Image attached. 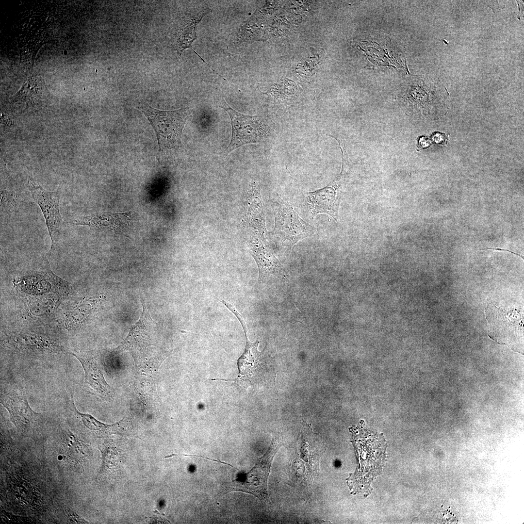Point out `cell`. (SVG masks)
Wrapping results in <instances>:
<instances>
[{
	"instance_id": "6da1fadb",
	"label": "cell",
	"mask_w": 524,
	"mask_h": 524,
	"mask_svg": "<svg viewBox=\"0 0 524 524\" xmlns=\"http://www.w3.org/2000/svg\"><path fill=\"white\" fill-rule=\"evenodd\" d=\"M271 201L275 225L268 234L281 250L290 253L297 242L312 236L316 229L302 219L286 200L278 197Z\"/></svg>"
},
{
	"instance_id": "7a4b0ae2",
	"label": "cell",
	"mask_w": 524,
	"mask_h": 524,
	"mask_svg": "<svg viewBox=\"0 0 524 524\" xmlns=\"http://www.w3.org/2000/svg\"><path fill=\"white\" fill-rule=\"evenodd\" d=\"M282 445L279 436L273 437L267 451L254 466L247 473L239 472L232 481L223 482L218 494L242 491L254 495L263 504H269L268 479L274 457Z\"/></svg>"
},
{
	"instance_id": "3957f363",
	"label": "cell",
	"mask_w": 524,
	"mask_h": 524,
	"mask_svg": "<svg viewBox=\"0 0 524 524\" xmlns=\"http://www.w3.org/2000/svg\"><path fill=\"white\" fill-rule=\"evenodd\" d=\"M0 403L8 412L11 422L22 437L34 441L43 437L45 416L33 409L23 391L13 389L2 393Z\"/></svg>"
},
{
	"instance_id": "277c9868",
	"label": "cell",
	"mask_w": 524,
	"mask_h": 524,
	"mask_svg": "<svg viewBox=\"0 0 524 524\" xmlns=\"http://www.w3.org/2000/svg\"><path fill=\"white\" fill-rule=\"evenodd\" d=\"M142 112L152 125L158 143V153L162 156L177 149L181 144V135L186 121L181 109L165 111L152 108L147 103L139 104Z\"/></svg>"
},
{
	"instance_id": "5b68a950",
	"label": "cell",
	"mask_w": 524,
	"mask_h": 524,
	"mask_svg": "<svg viewBox=\"0 0 524 524\" xmlns=\"http://www.w3.org/2000/svg\"><path fill=\"white\" fill-rule=\"evenodd\" d=\"M485 312L491 338L511 348L522 342L519 338L520 340L523 338V310H503L492 303H488Z\"/></svg>"
},
{
	"instance_id": "8992f818",
	"label": "cell",
	"mask_w": 524,
	"mask_h": 524,
	"mask_svg": "<svg viewBox=\"0 0 524 524\" xmlns=\"http://www.w3.org/2000/svg\"><path fill=\"white\" fill-rule=\"evenodd\" d=\"M28 187L33 199L39 206L45 220L51 239L50 252L56 248L61 238L64 222L59 209L61 193L45 189L29 177Z\"/></svg>"
},
{
	"instance_id": "52a82bcc",
	"label": "cell",
	"mask_w": 524,
	"mask_h": 524,
	"mask_svg": "<svg viewBox=\"0 0 524 524\" xmlns=\"http://www.w3.org/2000/svg\"><path fill=\"white\" fill-rule=\"evenodd\" d=\"M221 107L229 115L232 126L231 141L223 152L224 155L243 145L261 142L267 137V131L258 116L240 113L231 108L226 102Z\"/></svg>"
},
{
	"instance_id": "ba28073f",
	"label": "cell",
	"mask_w": 524,
	"mask_h": 524,
	"mask_svg": "<svg viewBox=\"0 0 524 524\" xmlns=\"http://www.w3.org/2000/svg\"><path fill=\"white\" fill-rule=\"evenodd\" d=\"M55 436V458L66 470L80 472L88 455L86 444L78 434L67 427L59 426Z\"/></svg>"
},
{
	"instance_id": "9c48e42d",
	"label": "cell",
	"mask_w": 524,
	"mask_h": 524,
	"mask_svg": "<svg viewBox=\"0 0 524 524\" xmlns=\"http://www.w3.org/2000/svg\"><path fill=\"white\" fill-rule=\"evenodd\" d=\"M219 301L237 317L241 324L245 336L246 346L244 352L237 360L238 375L235 379H213L212 380L233 381L244 388L246 387L247 384L251 381V379L258 371L259 369L261 368V365H262L263 356V351L260 352L258 349L260 343L259 337L258 336L255 342H250L247 334L246 325L241 314L238 311L235 306L229 302L223 299H219Z\"/></svg>"
},
{
	"instance_id": "30bf717a",
	"label": "cell",
	"mask_w": 524,
	"mask_h": 524,
	"mask_svg": "<svg viewBox=\"0 0 524 524\" xmlns=\"http://www.w3.org/2000/svg\"><path fill=\"white\" fill-rule=\"evenodd\" d=\"M68 419L72 425L73 430L77 434H83L95 438H102L123 431L121 426L123 420L112 425L103 423L88 413L78 410L71 395L67 403Z\"/></svg>"
},
{
	"instance_id": "8fae6325",
	"label": "cell",
	"mask_w": 524,
	"mask_h": 524,
	"mask_svg": "<svg viewBox=\"0 0 524 524\" xmlns=\"http://www.w3.org/2000/svg\"><path fill=\"white\" fill-rule=\"evenodd\" d=\"M249 247L258 266L259 283L267 282L272 279H286L283 266L258 238H250Z\"/></svg>"
},
{
	"instance_id": "7c38bea8",
	"label": "cell",
	"mask_w": 524,
	"mask_h": 524,
	"mask_svg": "<svg viewBox=\"0 0 524 524\" xmlns=\"http://www.w3.org/2000/svg\"><path fill=\"white\" fill-rule=\"evenodd\" d=\"M8 338L9 344L13 348L31 355L60 354L64 351L56 341L33 332L12 334Z\"/></svg>"
},
{
	"instance_id": "4fadbf2b",
	"label": "cell",
	"mask_w": 524,
	"mask_h": 524,
	"mask_svg": "<svg viewBox=\"0 0 524 524\" xmlns=\"http://www.w3.org/2000/svg\"><path fill=\"white\" fill-rule=\"evenodd\" d=\"M339 187L337 180L321 189L306 193V203L313 216L326 213L337 221L341 201Z\"/></svg>"
},
{
	"instance_id": "5bb4252c",
	"label": "cell",
	"mask_w": 524,
	"mask_h": 524,
	"mask_svg": "<svg viewBox=\"0 0 524 524\" xmlns=\"http://www.w3.org/2000/svg\"><path fill=\"white\" fill-rule=\"evenodd\" d=\"M140 300L143 307L140 317L131 327L128 336L120 346L122 349L129 350L133 355L148 349L150 345L149 335L156 323L150 316L145 302Z\"/></svg>"
},
{
	"instance_id": "9a60e30c",
	"label": "cell",
	"mask_w": 524,
	"mask_h": 524,
	"mask_svg": "<svg viewBox=\"0 0 524 524\" xmlns=\"http://www.w3.org/2000/svg\"><path fill=\"white\" fill-rule=\"evenodd\" d=\"M79 361L84 372V385L106 399L114 397V390L105 380L102 365L92 356L72 354Z\"/></svg>"
},
{
	"instance_id": "2e32d148",
	"label": "cell",
	"mask_w": 524,
	"mask_h": 524,
	"mask_svg": "<svg viewBox=\"0 0 524 524\" xmlns=\"http://www.w3.org/2000/svg\"><path fill=\"white\" fill-rule=\"evenodd\" d=\"M244 220L246 225L261 236L266 233L262 201L260 188L255 181L251 183L247 192V208Z\"/></svg>"
},
{
	"instance_id": "e0dca14e",
	"label": "cell",
	"mask_w": 524,
	"mask_h": 524,
	"mask_svg": "<svg viewBox=\"0 0 524 524\" xmlns=\"http://www.w3.org/2000/svg\"><path fill=\"white\" fill-rule=\"evenodd\" d=\"M45 90V85L40 77H30L16 94L13 101L25 102L27 106L36 105L43 98Z\"/></svg>"
},
{
	"instance_id": "ac0fdd59",
	"label": "cell",
	"mask_w": 524,
	"mask_h": 524,
	"mask_svg": "<svg viewBox=\"0 0 524 524\" xmlns=\"http://www.w3.org/2000/svg\"><path fill=\"white\" fill-rule=\"evenodd\" d=\"M203 16H200L198 17L189 18L184 22L180 27L177 32L175 43V48L179 54L181 55L185 49L190 48L202 59L193 49L192 43L194 40L196 39V25Z\"/></svg>"
},
{
	"instance_id": "d6986e66",
	"label": "cell",
	"mask_w": 524,
	"mask_h": 524,
	"mask_svg": "<svg viewBox=\"0 0 524 524\" xmlns=\"http://www.w3.org/2000/svg\"><path fill=\"white\" fill-rule=\"evenodd\" d=\"M17 195L14 191L6 190H0L1 212H10L15 209L17 205Z\"/></svg>"
},
{
	"instance_id": "ffe728a7",
	"label": "cell",
	"mask_w": 524,
	"mask_h": 524,
	"mask_svg": "<svg viewBox=\"0 0 524 524\" xmlns=\"http://www.w3.org/2000/svg\"><path fill=\"white\" fill-rule=\"evenodd\" d=\"M1 124L3 126H4L5 128H9L12 125H13V120L10 118L7 115H1Z\"/></svg>"
},
{
	"instance_id": "44dd1931",
	"label": "cell",
	"mask_w": 524,
	"mask_h": 524,
	"mask_svg": "<svg viewBox=\"0 0 524 524\" xmlns=\"http://www.w3.org/2000/svg\"><path fill=\"white\" fill-rule=\"evenodd\" d=\"M432 141L437 143H442L444 140V137L441 133H437L432 138Z\"/></svg>"
},
{
	"instance_id": "7402d4cb",
	"label": "cell",
	"mask_w": 524,
	"mask_h": 524,
	"mask_svg": "<svg viewBox=\"0 0 524 524\" xmlns=\"http://www.w3.org/2000/svg\"><path fill=\"white\" fill-rule=\"evenodd\" d=\"M419 144L421 147H426L430 145V141L427 138L423 137L419 140Z\"/></svg>"
},
{
	"instance_id": "603a6c76",
	"label": "cell",
	"mask_w": 524,
	"mask_h": 524,
	"mask_svg": "<svg viewBox=\"0 0 524 524\" xmlns=\"http://www.w3.org/2000/svg\"><path fill=\"white\" fill-rule=\"evenodd\" d=\"M486 249H492V250H495L508 251V252H509L510 253H512L513 254L516 255L521 257L523 259H524V257H523V256H522V255H521L520 254L516 253L513 252H512V251H511L510 250H509L508 249H504L501 248H490V247L481 249V250H486Z\"/></svg>"
}]
</instances>
